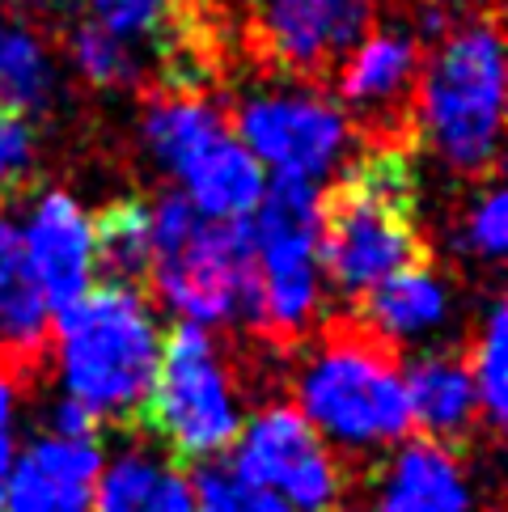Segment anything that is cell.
<instances>
[{
  "mask_svg": "<svg viewBox=\"0 0 508 512\" xmlns=\"http://www.w3.org/2000/svg\"><path fill=\"white\" fill-rule=\"evenodd\" d=\"M322 280L343 297H365L381 280L424 259L420 187L411 153L365 149L318 199Z\"/></svg>",
  "mask_w": 508,
  "mask_h": 512,
  "instance_id": "6da1fadb",
  "label": "cell"
},
{
  "mask_svg": "<svg viewBox=\"0 0 508 512\" xmlns=\"http://www.w3.org/2000/svg\"><path fill=\"white\" fill-rule=\"evenodd\" d=\"M60 394L98 424L140 419L161 360V322L140 288L94 284L81 301L51 314Z\"/></svg>",
  "mask_w": 508,
  "mask_h": 512,
  "instance_id": "7a4b0ae2",
  "label": "cell"
},
{
  "mask_svg": "<svg viewBox=\"0 0 508 512\" xmlns=\"http://www.w3.org/2000/svg\"><path fill=\"white\" fill-rule=\"evenodd\" d=\"M293 411L335 453H390L411 436L403 364L360 326L322 335L301 356Z\"/></svg>",
  "mask_w": 508,
  "mask_h": 512,
  "instance_id": "3957f363",
  "label": "cell"
},
{
  "mask_svg": "<svg viewBox=\"0 0 508 512\" xmlns=\"http://www.w3.org/2000/svg\"><path fill=\"white\" fill-rule=\"evenodd\" d=\"M153 216V271L161 305L191 326H259V280L246 221H208L187 195H161Z\"/></svg>",
  "mask_w": 508,
  "mask_h": 512,
  "instance_id": "277c9868",
  "label": "cell"
},
{
  "mask_svg": "<svg viewBox=\"0 0 508 512\" xmlns=\"http://www.w3.org/2000/svg\"><path fill=\"white\" fill-rule=\"evenodd\" d=\"M504 123V56L500 9L449 30L420 85V136L449 170L496 178Z\"/></svg>",
  "mask_w": 508,
  "mask_h": 512,
  "instance_id": "5b68a950",
  "label": "cell"
},
{
  "mask_svg": "<svg viewBox=\"0 0 508 512\" xmlns=\"http://www.w3.org/2000/svg\"><path fill=\"white\" fill-rule=\"evenodd\" d=\"M140 415L157 445L178 462H221L233 449L246 411L212 331L178 322L161 339L157 377Z\"/></svg>",
  "mask_w": 508,
  "mask_h": 512,
  "instance_id": "8992f818",
  "label": "cell"
},
{
  "mask_svg": "<svg viewBox=\"0 0 508 512\" xmlns=\"http://www.w3.org/2000/svg\"><path fill=\"white\" fill-rule=\"evenodd\" d=\"M254 280H259V331L297 339L318 322L322 263H318V191L314 182L276 178L263 187L259 208L246 216Z\"/></svg>",
  "mask_w": 508,
  "mask_h": 512,
  "instance_id": "52a82bcc",
  "label": "cell"
},
{
  "mask_svg": "<svg viewBox=\"0 0 508 512\" xmlns=\"http://www.w3.org/2000/svg\"><path fill=\"white\" fill-rule=\"evenodd\" d=\"M343 123H352L365 136L369 149L411 153L420 140V39L403 9L390 0H377V13L348 60L335 72Z\"/></svg>",
  "mask_w": 508,
  "mask_h": 512,
  "instance_id": "ba28073f",
  "label": "cell"
},
{
  "mask_svg": "<svg viewBox=\"0 0 508 512\" xmlns=\"http://www.w3.org/2000/svg\"><path fill=\"white\" fill-rule=\"evenodd\" d=\"M229 466L288 512H335L343 500L339 453L293 411V402H271L250 415L229 449Z\"/></svg>",
  "mask_w": 508,
  "mask_h": 512,
  "instance_id": "9c48e42d",
  "label": "cell"
},
{
  "mask_svg": "<svg viewBox=\"0 0 508 512\" xmlns=\"http://www.w3.org/2000/svg\"><path fill=\"white\" fill-rule=\"evenodd\" d=\"M373 13L377 0H250V51L276 72L326 81L365 39Z\"/></svg>",
  "mask_w": 508,
  "mask_h": 512,
  "instance_id": "30bf717a",
  "label": "cell"
},
{
  "mask_svg": "<svg viewBox=\"0 0 508 512\" xmlns=\"http://www.w3.org/2000/svg\"><path fill=\"white\" fill-rule=\"evenodd\" d=\"M238 123V144L254 157L267 161L276 178L314 182L335 166V157L348 140L339 106L326 102L314 89L301 94H254L233 106Z\"/></svg>",
  "mask_w": 508,
  "mask_h": 512,
  "instance_id": "8fae6325",
  "label": "cell"
},
{
  "mask_svg": "<svg viewBox=\"0 0 508 512\" xmlns=\"http://www.w3.org/2000/svg\"><path fill=\"white\" fill-rule=\"evenodd\" d=\"M22 250L30 280L51 314H60L94 288V233H89V216L72 195L51 191L30 208Z\"/></svg>",
  "mask_w": 508,
  "mask_h": 512,
  "instance_id": "7c38bea8",
  "label": "cell"
},
{
  "mask_svg": "<svg viewBox=\"0 0 508 512\" xmlns=\"http://www.w3.org/2000/svg\"><path fill=\"white\" fill-rule=\"evenodd\" d=\"M102 457L98 441H64L43 432L17 449L0 483V512H94Z\"/></svg>",
  "mask_w": 508,
  "mask_h": 512,
  "instance_id": "4fadbf2b",
  "label": "cell"
},
{
  "mask_svg": "<svg viewBox=\"0 0 508 512\" xmlns=\"http://www.w3.org/2000/svg\"><path fill=\"white\" fill-rule=\"evenodd\" d=\"M94 512H195L191 474L157 441H132L102 457Z\"/></svg>",
  "mask_w": 508,
  "mask_h": 512,
  "instance_id": "5bb4252c",
  "label": "cell"
},
{
  "mask_svg": "<svg viewBox=\"0 0 508 512\" xmlns=\"http://www.w3.org/2000/svg\"><path fill=\"white\" fill-rule=\"evenodd\" d=\"M377 512H475V491L449 445L403 441L377 474Z\"/></svg>",
  "mask_w": 508,
  "mask_h": 512,
  "instance_id": "9a60e30c",
  "label": "cell"
},
{
  "mask_svg": "<svg viewBox=\"0 0 508 512\" xmlns=\"http://www.w3.org/2000/svg\"><path fill=\"white\" fill-rule=\"evenodd\" d=\"M449 309V284L428 263H415L360 297V322H365L360 331L373 335L381 347H411L437 335L449 322Z\"/></svg>",
  "mask_w": 508,
  "mask_h": 512,
  "instance_id": "2e32d148",
  "label": "cell"
},
{
  "mask_svg": "<svg viewBox=\"0 0 508 512\" xmlns=\"http://www.w3.org/2000/svg\"><path fill=\"white\" fill-rule=\"evenodd\" d=\"M403 390L411 411V432L420 428L424 441L449 445L479 424V394L462 356L420 352L403 364Z\"/></svg>",
  "mask_w": 508,
  "mask_h": 512,
  "instance_id": "e0dca14e",
  "label": "cell"
},
{
  "mask_svg": "<svg viewBox=\"0 0 508 512\" xmlns=\"http://www.w3.org/2000/svg\"><path fill=\"white\" fill-rule=\"evenodd\" d=\"M51 335V309L26 271L22 229L0 216V356L5 369H26L43 356Z\"/></svg>",
  "mask_w": 508,
  "mask_h": 512,
  "instance_id": "ac0fdd59",
  "label": "cell"
},
{
  "mask_svg": "<svg viewBox=\"0 0 508 512\" xmlns=\"http://www.w3.org/2000/svg\"><path fill=\"white\" fill-rule=\"evenodd\" d=\"M225 132L216 106L199 94H174V89H153L144 102V140L170 174L183 178L199 157Z\"/></svg>",
  "mask_w": 508,
  "mask_h": 512,
  "instance_id": "d6986e66",
  "label": "cell"
},
{
  "mask_svg": "<svg viewBox=\"0 0 508 512\" xmlns=\"http://www.w3.org/2000/svg\"><path fill=\"white\" fill-rule=\"evenodd\" d=\"M187 199L208 221H246L263 199V170L233 136H221L183 174Z\"/></svg>",
  "mask_w": 508,
  "mask_h": 512,
  "instance_id": "ffe728a7",
  "label": "cell"
},
{
  "mask_svg": "<svg viewBox=\"0 0 508 512\" xmlns=\"http://www.w3.org/2000/svg\"><path fill=\"white\" fill-rule=\"evenodd\" d=\"M94 233V271L102 284L140 288L153 271V216L140 199H115L98 216H89Z\"/></svg>",
  "mask_w": 508,
  "mask_h": 512,
  "instance_id": "44dd1931",
  "label": "cell"
},
{
  "mask_svg": "<svg viewBox=\"0 0 508 512\" xmlns=\"http://www.w3.org/2000/svg\"><path fill=\"white\" fill-rule=\"evenodd\" d=\"M51 98V64L26 30L0 22V106L30 115Z\"/></svg>",
  "mask_w": 508,
  "mask_h": 512,
  "instance_id": "7402d4cb",
  "label": "cell"
},
{
  "mask_svg": "<svg viewBox=\"0 0 508 512\" xmlns=\"http://www.w3.org/2000/svg\"><path fill=\"white\" fill-rule=\"evenodd\" d=\"M466 369L479 394V415L500 428L508 415V314H504V305L487 309L475 347L466 356Z\"/></svg>",
  "mask_w": 508,
  "mask_h": 512,
  "instance_id": "603a6c76",
  "label": "cell"
},
{
  "mask_svg": "<svg viewBox=\"0 0 508 512\" xmlns=\"http://www.w3.org/2000/svg\"><path fill=\"white\" fill-rule=\"evenodd\" d=\"M195 512H288L276 496L246 483L229 462H204L191 474Z\"/></svg>",
  "mask_w": 508,
  "mask_h": 512,
  "instance_id": "cb8c5ba5",
  "label": "cell"
},
{
  "mask_svg": "<svg viewBox=\"0 0 508 512\" xmlns=\"http://www.w3.org/2000/svg\"><path fill=\"white\" fill-rule=\"evenodd\" d=\"M72 56H77L85 77L94 85H102V89L136 81V60H132V51H127V43L115 39V34L106 26H98V22H85L77 30V39H72Z\"/></svg>",
  "mask_w": 508,
  "mask_h": 512,
  "instance_id": "d4e9b609",
  "label": "cell"
},
{
  "mask_svg": "<svg viewBox=\"0 0 508 512\" xmlns=\"http://www.w3.org/2000/svg\"><path fill=\"white\" fill-rule=\"evenodd\" d=\"M458 237H462V250L479 254V259H500L508 250V195L496 182L487 191H479L475 204L466 208Z\"/></svg>",
  "mask_w": 508,
  "mask_h": 512,
  "instance_id": "484cf974",
  "label": "cell"
},
{
  "mask_svg": "<svg viewBox=\"0 0 508 512\" xmlns=\"http://www.w3.org/2000/svg\"><path fill=\"white\" fill-rule=\"evenodd\" d=\"M34 174V140L26 115L0 106V204H9L13 195H22L30 187Z\"/></svg>",
  "mask_w": 508,
  "mask_h": 512,
  "instance_id": "4316f807",
  "label": "cell"
},
{
  "mask_svg": "<svg viewBox=\"0 0 508 512\" xmlns=\"http://www.w3.org/2000/svg\"><path fill=\"white\" fill-rule=\"evenodd\" d=\"M174 9V0H94L98 26H106L115 39H132V34H153L166 13Z\"/></svg>",
  "mask_w": 508,
  "mask_h": 512,
  "instance_id": "83f0119b",
  "label": "cell"
},
{
  "mask_svg": "<svg viewBox=\"0 0 508 512\" xmlns=\"http://www.w3.org/2000/svg\"><path fill=\"white\" fill-rule=\"evenodd\" d=\"M17 407H22V398H17V377L0 364V483H5V474L17 457Z\"/></svg>",
  "mask_w": 508,
  "mask_h": 512,
  "instance_id": "f1b7e54d",
  "label": "cell"
},
{
  "mask_svg": "<svg viewBox=\"0 0 508 512\" xmlns=\"http://www.w3.org/2000/svg\"><path fill=\"white\" fill-rule=\"evenodd\" d=\"M98 428H102L98 419L64 394L47 407V436H64V441H98Z\"/></svg>",
  "mask_w": 508,
  "mask_h": 512,
  "instance_id": "f546056e",
  "label": "cell"
}]
</instances>
